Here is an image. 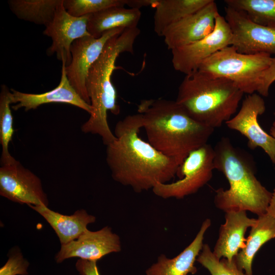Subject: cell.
<instances>
[{
    "label": "cell",
    "instance_id": "6da1fadb",
    "mask_svg": "<svg viewBox=\"0 0 275 275\" xmlns=\"http://www.w3.org/2000/svg\"><path fill=\"white\" fill-rule=\"evenodd\" d=\"M143 128L140 113L129 115L116 124V139L106 146V161L112 178L140 193L157 183H167L181 163L165 156L139 135Z\"/></svg>",
    "mask_w": 275,
    "mask_h": 275
},
{
    "label": "cell",
    "instance_id": "7a4b0ae2",
    "mask_svg": "<svg viewBox=\"0 0 275 275\" xmlns=\"http://www.w3.org/2000/svg\"><path fill=\"white\" fill-rule=\"evenodd\" d=\"M138 112L148 142L181 164L191 151L207 144L214 130L191 118L175 100H143Z\"/></svg>",
    "mask_w": 275,
    "mask_h": 275
},
{
    "label": "cell",
    "instance_id": "3957f363",
    "mask_svg": "<svg viewBox=\"0 0 275 275\" xmlns=\"http://www.w3.org/2000/svg\"><path fill=\"white\" fill-rule=\"evenodd\" d=\"M213 148L214 169L222 172L229 184L227 189L215 190V206L225 212L249 211L258 216L266 213L272 193L256 178L252 159L227 137L222 138Z\"/></svg>",
    "mask_w": 275,
    "mask_h": 275
},
{
    "label": "cell",
    "instance_id": "277c9868",
    "mask_svg": "<svg viewBox=\"0 0 275 275\" xmlns=\"http://www.w3.org/2000/svg\"><path fill=\"white\" fill-rule=\"evenodd\" d=\"M140 32L138 27L125 29L111 38L88 72L86 87L92 111L81 129L84 133L100 136L106 146L116 139L107 122V112L114 115L120 112L117 92L111 80L115 63L120 53H133L134 42Z\"/></svg>",
    "mask_w": 275,
    "mask_h": 275
},
{
    "label": "cell",
    "instance_id": "5b68a950",
    "mask_svg": "<svg viewBox=\"0 0 275 275\" xmlns=\"http://www.w3.org/2000/svg\"><path fill=\"white\" fill-rule=\"evenodd\" d=\"M243 94L232 81L197 71L185 75L175 101L191 118L214 129L232 117Z\"/></svg>",
    "mask_w": 275,
    "mask_h": 275
},
{
    "label": "cell",
    "instance_id": "8992f818",
    "mask_svg": "<svg viewBox=\"0 0 275 275\" xmlns=\"http://www.w3.org/2000/svg\"><path fill=\"white\" fill-rule=\"evenodd\" d=\"M272 57L266 53L244 54L233 46L225 47L205 60L198 71L232 81L244 94L257 92L263 72Z\"/></svg>",
    "mask_w": 275,
    "mask_h": 275
},
{
    "label": "cell",
    "instance_id": "52a82bcc",
    "mask_svg": "<svg viewBox=\"0 0 275 275\" xmlns=\"http://www.w3.org/2000/svg\"><path fill=\"white\" fill-rule=\"evenodd\" d=\"M214 157V148L208 143L191 151L179 167L176 175L179 180L156 184L153 193L163 199H178L196 193L211 179Z\"/></svg>",
    "mask_w": 275,
    "mask_h": 275
},
{
    "label": "cell",
    "instance_id": "ba28073f",
    "mask_svg": "<svg viewBox=\"0 0 275 275\" xmlns=\"http://www.w3.org/2000/svg\"><path fill=\"white\" fill-rule=\"evenodd\" d=\"M232 34L225 17L218 13L213 31L204 38L172 50L173 68L185 75L198 71L201 64L222 48L231 45Z\"/></svg>",
    "mask_w": 275,
    "mask_h": 275
},
{
    "label": "cell",
    "instance_id": "9c48e42d",
    "mask_svg": "<svg viewBox=\"0 0 275 275\" xmlns=\"http://www.w3.org/2000/svg\"><path fill=\"white\" fill-rule=\"evenodd\" d=\"M225 19L232 34L231 45L244 54L264 53L275 57V28L251 20L243 13L226 6Z\"/></svg>",
    "mask_w": 275,
    "mask_h": 275
},
{
    "label": "cell",
    "instance_id": "30bf717a",
    "mask_svg": "<svg viewBox=\"0 0 275 275\" xmlns=\"http://www.w3.org/2000/svg\"><path fill=\"white\" fill-rule=\"evenodd\" d=\"M125 29L117 28L108 31L99 38L92 36L78 38L71 46V61L65 67L66 75L77 93L90 105L86 87L89 69L102 53L106 42Z\"/></svg>",
    "mask_w": 275,
    "mask_h": 275
},
{
    "label": "cell",
    "instance_id": "8fae6325",
    "mask_svg": "<svg viewBox=\"0 0 275 275\" xmlns=\"http://www.w3.org/2000/svg\"><path fill=\"white\" fill-rule=\"evenodd\" d=\"M266 110L265 101L256 93L249 94L242 100L240 110L225 124L247 139L249 148H261L275 164V139L261 127L258 117Z\"/></svg>",
    "mask_w": 275,
    "mask_h": 275
},
{
    "label": "cell",
    "instance_id": "7c38bea8",
    "mask_svg": "<svg viewBox=\"0 0 275 275\" xmlns=\"http://www.w3.org/2000/svg\"><path fill=\"white\" fill-rule=\"evenodd\" d=\"M0 195L21 204H48L39 178L17 160L0 168Z\"/></svg>",
    "mask_w": 275,
    "mask_h": 275
},
{
    "label": "cell",
    "instance_id": "4fadbf2b",
    "mask_svg": "<svg viewBox=\"0 0 275 275\" xmlns=\"http://www.w3.org/2000/svg\"><path fill=\"white\" fill-rule=\"evenodd\" d=\"M90 15L74 17L69 14L63 6V0L57 8L52 21L45 27L43 34L51 38L52 44L47 54H56L57 59L65 63L66 66L71 61L70 48L76 39L91 36L88 31Z\"/></svg>",
    "mask_w": 275,
    "mask_h": 275
},
{
    "label": "cell",
    "instance_id": "5bb4252c",
    "mask_svg": "<svg viewBox=\"0 0 275 275\" xmlns=\"http://www.w3.org/2000/svg\"><path fill=\"white\" fill-rule=\"evenodd\" d=\"M218 13L216 3L211 0L199 10L169 26L162 36L168 48L172 50L208 36L214 30Z\"/></svg>",
    "mask_w": 275,
    "mask_h": 275
},
{
    "label": "cell",
    "instance_id": "9a60e30c",
    "mask_svg": "<svg viewBox=\"0 0 275 275\" xmlns=\"http://www.w3.org/2000/svg\"><path fill=\"white\" fill-rule=\"evenodd\" d=\"M121 250L119 237L112 232L111 228L105 227L97 231L87 229L76 239L62 244L55 259L58 263L73 257L98 261L107 254Z\"/></svg>",
    "mask_w": 275,
    "mask_h": 275
},
{
    "label": "cell",
    "instance_id": "2e32d148",
    "mask_svg": "<svg viewBox=\"0 0 275 275\" xmlns=\"http://www.w3.org/2000/svg\"><path fill=\"white\" fill-rule=\"evenodd\" d=\"M66 64L62 63L61 78L58 86L53 90L41 94L21 92L13 89L12 108L16 111L24 108L25 111L36 109L39 106L49 103H64L73 105L88 112L92 111L90 104L87 103L71 85L66 73Z\"/></svg>",
    "mask_w": 275,
    "mask_h": 275
},
{
    "label": "cell",
    "instance_id": "e0dca14e",
    "mask_svg": "<svg viewBox=\"0 0 275 275\" xmlns=\"http://www.w3.org/2000/svg\"><path fill=\"white\" fill-rule=\"evenodd\" d=\"M256 222L257 219L247 216L246 211L226 212L225 222L220 227L213 254L219 259L226 258L232 261L245 245L247 229L253 227Z\"/></svg>",
    "mask_w": 275,
    "mask_h": 275
},
{
    "label": "cell",
    "instance_id": "ac0fdd59",
    "mask_svg": "<svg viewBox=\"0 0 275 275\" xmlns=\"http://www.w3.org/2000/svg\"><path fill=\"white\" fill-rule=\"evenodd\" d=\"M211 225L210 219H206L193 241L178 255L169 259L161 255L157 262L146 271L147 275H187L194 274L197 269L195 262L203 245L204 234Z\"/></svg>",
    "mask_w": 275,
    "mask_h": 275
},
{
    "label": "cell",
    "instance_id": "d6986e66",
    "mask_svg": "<svg viewBox=\"0 0 275 275\" xmlns=\"http://www.w3.org/2000/svg\"><path fill=\"white\" fill-rule=\"evenodd\" d=\"M41 215L51 226L62 244H67L78 238L88 229L87 225L93 223L96 217L85 210L75 211L73 214H62L49 209L44 205H28Z\"/></svg>",
    "mask_w": 275,
    "mask_h": 275
},
{
    "label": "cell",
    "instance_id": "ffe728a7",
    "mask_svg": "<svg viewBox=\"0 0 275 275\" xmlns=\"http://www.w3.org/2000/svg\"><path fill=\"white\" fill-rule=\"evenodd\" d=\"M141 17L140 9L124 6L110 7L90 15L88 31L91 36L99 38L115 29L138 27Z\"/></svg>",
    "mask_w": 275,
    "mask_h": 275
},
{
    "label": "cell",
    "instance_id": "44dd1931",
    "mask_svg": "<svg viewBox=\"0 0 275 275\" xmlns=\"http://www.w3.org/2000/svg\"><path fill=\"white\" fill-rule=\"evenodd\" d=\"M275 238V219L267 213L258 216L256 224L251 227L245 245L234 257L238 268L246 275H253L254 258L261 246Z\"/></svg>",
    "mask_w": 275,
    "mask_h": 275
},
{
    "label": "cell",
    "instance_id": "7402d4cb",
    "mask_svg": "<svg viewBox=\"0 0 275 275\" xmlns=\"http://www.w3.org/2000/svg\"><path fill=\"white\" fill-rule=\"evenodd\" d=\"M211 0H158L154 8V31L162 36L169 26L199 10Z\"/></svg>",
    "mask_w": 275,
    "mask_h": 275
},
{
    "label": "cell",
    "instance_id": "603a6c76",
    "mask_svg": "<svg viewBox=\"0 0 275 275\" xmlns=\"http://www.w3.org/2000/svg\"><path fill=\"white\" fill-rule=\"evenodd\" d=\"M62 0H9L10 10L16 17L46 27L53 20Z\"/></svg>",
    "mask_w": 275,
    "mask_h": 275
},
{
    "label": "cell",
    "instance_id": "cb8c5ba5",
    "mask_svg": "<svg viewBox=\"0 0 275 275\" xmlns=\"http://www.w3.org/2000/svg\"><path fill=\"white\" fill-rule=\"evenodd\" d=\"M256 23L275 28V0H225Z\"/></svg>",
    "mask_w": 275,
    "mask_h": 275
},
{
    "label": "cell",
    "instance_id": "d4e9b609",
    "mask_svg": "<svg viewBox=\"0 0 275 275\" xmlns=\"http://www.w3.org/2000/svg\"><path fill=\"white\" fill-rule=\"evenodd\" d=\"M12 93L5 85L1 86L0 93V143L2 146V165L13 163L16 160L9 151V144L14 134L13 116L10 107Z\"/></svg>",
    "mask_w": 275,
    "mask_h": 275
},
{
    "label": "cell",
    "instance_id": "484cf974",
    "mask_svg": "<svg viewBox=\"0 0 275 275\" xmlns=\"http://www.w3.org/2000/svg\"><path fill=\"white\" fill-rule=\"evenodd\" d=\"M197 261L206 268L211 275H246L237 266L234 258L232 261L217 258L208 244H204Z\"/></svg>",
    "mask_w": 275,
    "mask_h": 275
},
{
    "label": "cell",
    "instance_id": "4316f807",
    "mask_svg": "<svg viewBox=\"0 0 275 275\" xmlns=\"http://www.w3.org/2000/svg\"><path fill=\"white\" fill-rule=\"evenodd\" d=\"M126 0H63L66 11L74 17L91 15L115 6H125Z\"/></svg>",
    "mask_w": 275,
    "mask_h": 275
},
{
    "label": "cell",
    "instance_id": "83f0119b",
    "mask_svg": "<svg viewBox=\"0 0 275 275\" xmlns=\"http://www.w3.org/2000/svg\"><path fill=\"white\" fill-rule=\"evenodd\" d=\"M29 262L20 252L9 257L6 263L0 269V275H26Z\"/></svg>",
    "mask_w": 275,
    "mask_h": 275
},
{
    "label": "cell",
    "instance_id": "f1b7e54d",
    "mask_svg": "<svg viewBox=\"0 0 275 275\" xmlns=\"http://www.w3.org/2000/svg\"><path fill=\"white\" fill-rule=\"evenodd\" d=\"M275 81V57L271 58L267 69L263 72L258 93L262 96L267 97L269 94L270 86Z\"/></svg>",
    "mask_w": 275,
    "mask_h": 275
},
{
    "label": "cell",
    "instance_id": "f546056e",
    "mask_svg": "<svg viewBox=\"0 0 275 275\" xmlns=\"http://www.w3.org/2000/svg\"><path fill=\"white\" fill-rule=\"evenodd\" d=\"M97 261H90L80 259L75 266L81 275H100L97 265Z\"/></svg>",
    "mask_w": 275,
    "mask_h": 275
},
{
    "label": "cell",
    "instance_id": "4dcf8cb0",
    "mask_svg": "<svg viewBox=\"0 0 275 275\" xmlns=\"http://www.w3.org/2000/svg\"><path fill=\"white\" fill-rule=\"evenodd\" d=\"M158 0H126V5L130 8L140 9L142 7L150 6L154 8Z\"/></svg>",
    "mask_w": 275,
    "mask_h": 275
},
{
    "label": "cell",
    "instance_id": "1f68e13d",
    "mask_svg": "<svg viewBox=\"0 0 275 275\" xmlns=\"http://www.w3.org/2000/svg\"><path fill=\"white\" fill-rule=\"evenodd\" d=\"M266 213L275 219V188L272 193L271 198Z\"/></svg>",
    "mask_w": 275,
    "mask_h": 275
},
{
    "label": "cell",
    "instance_id": "d6a6232c",
    "mask_svg": "<svg viewBox=\"0 0 275 275\" xmlns=\"http://www.w3.org/2000/svg\"><path fill=\"white\" fill-rule=\"evenodd\" d=\"M270 134L275 139V129H274L272 127H271L270 130Z\"/></svg>",
    "mask_w": 275,
    "mask_h": 275
},
{
    "label": "cell",
    "instance_id": "836d02e7",
    "mask_svg": "<svg viewBox=\"0 0 275 275\" xmlns=\"http://www.w3.org/2000/svg\"><path fill=\"white\" fill-rule=\"evenodd\" d=\"M274 116L275 117V112L274 113ZM272 127H273L274 129H275V121L272 123Z\"/></svg>",
    "mask_w": 275,
    "mask_h": 275
}]
</instances>
